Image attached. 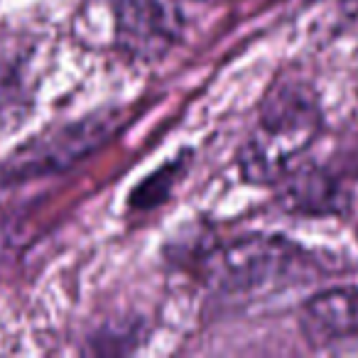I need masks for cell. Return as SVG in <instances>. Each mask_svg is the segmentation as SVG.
<instances>
[{"label": "cell", "mask_w": 358, "mask_h": 358, "mask_svg": "<svg viewBox=\"0 0 358 358\" xmlns=\"http://www.w3.org/2000/svg\"><path fill=\"white\" fill-rule=\"evenodd\" d=\"M299 329L314 348L356 341L358 287H331L309 297L299 314Z\"/></svg>", "instance_id": "3957f363"}, {"label": "cell", "mask_w": 358, "mask_h": 358, "mask_svg": "<svg viewBox=\"0 0 358 358\" xmlns=\"http://www.w3.org/2000/svg\"><path fill=\"white\" fill-rule=\"evenodd\" d=\"M322 130V108L304 84H280L245 138L238 167L250 185H273L302 157Z\"/></svg>", "instance_id": "6da1fadb"}, {"label": "cell", "mask_w": 358, "mask_h": 358, "mask_svg": "<svg viewBox=\"0 0 358 358\" xmlns=\"http://www.w3.org/2000/svg\"><path fill=\"white\" fill-rule=\"evenodd\" d=\"M299 250L280 236H245L204 258V282L221 292H250L278 282L297 263Z\"/></svg>", "instance_id": "7a4b0ae2"}]
</instances>
